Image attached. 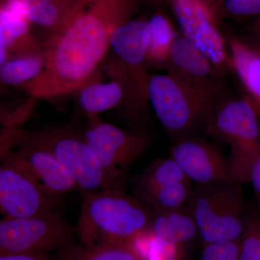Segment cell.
<instances>
[{
	"instance_id": "obj_1",
	"label": "cell",
	"mask_w": 260,
	"mask_h": 260,
	"mask_svg": "<svg viewBox=\"0 0 260 260\" xmlns=\"http://www.w3.org/2000/svg\"><path fill=\"white\" fill-rule=\"evenodd\" d=\"M139 0H76L42 50L44 68L23 84L32 97L51 98L90 83L110 47L112 32L133 19Z\"/></svg>"
},
{
	"instance_id": "obj_2",
	"label": "cell",
	"mask_w": 260,
	"mask_h": 260,
	"mask_svg": "<svg viewBox=\"0 0 260 260\" xmlns=\"http://www.w3.org/2000/svg\"><path fill=\"white\" fill-rule=\"evenodd\" d=\"M153 210L139 198L120 189H108L86 195L77 235L88 247L129 244L150 229Z\"/></svg>"
},
{
	"instance_id": "obj_3",
	"label": "cell",
	"mask_w": 260,
	"mask_h": 260,
	"mask_svg": "<svg viewBox=\"0 0 260 260\" xmlns=\"http://www.w3.org/2000/svg\"><path fill=\"white\" fill-rule=\"evenodd\" d=\"M242 184L235 181L199 185L186 208L205 244L239 240L246 212Z\"/></svg>"
},
{
	"instance_id": "obj_4",
	"label": "cell",
	"mask_w": 260,
	"mask_h": 260,
	"mask_svg": "<svg viewBox=\"0 0 260 260\" xmlns=\"http://www.w3.org/2000/svg\"><path fill=\"white\" fill-rule=\"evenodd\" d=\"M147 95L160 124L177 140L206 125L212 111L168 74L150 75Z\"/></svg>"
},
{
	"instance_id": "obj_5",
	"label": "cell",
	"mask_w": 260,
	"mask_h": 260,
	"mask_svg": "<svg viewBox=\"0 0 260 260\" xmlns=\"http://www.w3.org/2000/svg\"><path fill=\"white\" fill-rule=\"evenodd\" d=\"M77 230L56 210L0 221V254L59 250L74 243Z\"/></svg>"
},
{
	"instance_id": "obj_6",
	"label": "cell",
	"mask_w": 260,
	"mask_h": 260,
	"mask_svg": "<svg viewBox=\"0 0 260 260\" xmlns=\"http://www.w3.org/2000/svg\"><path fill=\"white\" fill-rule=\"evenodd\" d=\"M12 138L44 149L55 157L75 178L86 195L108 189L104 173L85 138L68 132L54 131L28 135L14 133Z\"/></svg>"
},
{
	"instance_id": "obj_7",
	"label": "cell",
	"mask_w": 260,
	"mask_h": 260,
	"mask_svg": "<svg viewBox=\"0 0 260 260\" xmlns=\"http://www.w3.org/2000/svg\"><path fill=\"white\" fill-rule=\"evenodd\" d=\"M99 160L108 189H120L119 184L135 160L148 146V137L106 122H96L84 136Z\"/></svg>"
},
{
	"instance_id": "obj_8",
	"label": "cell",
	"mask_w": 260,
	"mask_h": 260,
	"mask_svg": "<svg viewBox=\"0 0 260 260\" xmlns=\"http://www.w3.org/2000/svg\"><path fill=\"white\" fill-rule=\"evenodd\" d=\"M175 17L181 35L209 58L223 76L232 69L227 43L211 10L202 0H164Z\"/></svg>"
},
{
	"instance_id": "obj_9",
	"label": "cell",
	"mask_w": 260,
	"mask_h": 260,
	"mask_svg": "<svg viewBox=\"0 0 260 260\" xmlns=\"http://www.w3.org/2000/svg\"><path fill=\"white\" fill-rule=\"evenodd\" d=\"M149 36V20L138 18L121 24L110 37V47L119 57L125 77L127 97L136 107H143L148 101Z\"/></svg>"
},
{
	"instance_id": "obj_10",
	"label": "cell",
	"mask_w": 260,
	"mask_h": 260,
	"mask_svg": "<svg viewBox=\"0 0 260 260\" xmlns=\"http://www.w3.org/2000/svg\"><path fill=\"white\" fill-rule=\"evenodd\" d=\"M205 126L210 135L230 145L231 152L260 148V117L251 98L218 99Z\"/></svg>"
},
{
	"instance_id": "obj_11",
	"label": "cell",
	"mask_w": 260,
	"mask_h": 260,
	"mask_svg": "<svg viewBox=\"0 0 260 260\" xmlns=\"http://www.w3.org/2000/svg\"><path fill=\"white\" fill-rule=\"evenodd\" d=\"M167 74L213 109L221 93V75L204 53L181 34L171 49Z\"/></svg>"
},
{
	"instance_id": "obj_12",
	"label": "cell",
	"mask_w": 260,
	"mask_h": 260,
	"mask_svg": "<svg viewBox=\"0 0 260 260\" xmlns=\"http://www.w3.org/2000/svg\"><path fill=\"white\" fill-rule=\"evenodd\" d=\"M7 162L23 174L49 198L79 189L75 178L47 150L29 143H21L14 152L4 153Z\"/></svg>"
},
{
	"instance_id": "obj_13",
	"label": "cell",
	"mask_w": 260,
	"mask_h": 260,
	"mask_svg": "<svg viewBox=\"0 0 260 260\" xmlns=\"http://www.w3.org/2000/svg\"><path fill=\"white\" fill-rule=\"evenodd\" d=\"M169 153L186 178L199 185L234 181L229 160L204 140L191 136L181 138Z\"/></svg>"
},
{
	"instance_id": "obj_14",
	"label": "cell",
	"mask_w": 260,
	"mask_h": 260,
	"mask_svg": "<svg viewBox=\"0 0 260 260\" xmlns=\"http://www.w3.org/2000/svg\"><path fill=\"white\" fill-rule=\"evenodd\" d=\"M56 201L15 168L0 169V209L8 218H26L56 210Z\"/></svg>"
},
{
	"instance_id": "obj_15",
	"label": "cell",
	"mask_w": 260,
	"mask_h": 260,
	"mask_svg": "<svg viewBox=\"0 0 260 260\" xmlns=\"http://www.w3.org/2000/svg\"><path fill=\"white\" fill-rule=\"evenodd\" d=\"M232 69L237 73L251 100L260 108V49L237 37L228 38Z\"/></svg>"
},
{
	"instance_id": "obj_16",
	"label": "cell",
	"mask_w": 260,
	"mask_h": 260,
	"mask_svg": "<svg viewBox=\"0 0 260 260\" xmlns=\"http://www.w3.org/2000/svg\"><path fill=\"white\" fill-rule=\"evenodd\" d=\"M29 21L23 13L13 5L3 3L0 12V44H5L16 55L41 52L30 34Z\"/></svg>"
},
{
	"instance_id": "obj_17",
	"label": "cell",
	"mask_w": 260,
	"mask_h": 260,
	"mask_svg": "<svg viewBox=\"0 0 260 260\" xmlns=\"http://www.w3.org/2000/svg\"><path fill=\"white\" fill-rule=\"evenodd\" d=\"M152 210L150 230L159 240L182 246L198 233L194 218L186 207L176 210Z\"/></svg>"
},
{
	"instance_id": "obj_18",
	"label": "cell",
	"mask_w": 260,
	"mask_h": 260,
	"mask_svg": "<svg viewBox=\"0 0 260 260\" xmlns=\"http://www.w3.org/2000/svg\"><path fill=\"white\" fill-rule=\"evenodd\" d=\"M124 96H127L126 87L119 82L89 83L80 90L79 104L84 112L95 114L115 107Z\"/></svg>"
},
{
	"instance_id": "obj_19",
	"label": "cell",
	"mask_w": 260,
	"mask_h": 260,
	"mask_svg": "<svg viewBox=\"0 0 260 260\" xmlns=\"http://www.w3.org/2000/svg\"><path fill=\"white\" fill-rule=\"evenodd\" d=\"M52 260H143L130 244L88 247L72 243L57 251Z\"/></svg>"
},
{
	"instance_id": "obj_20",
	"label": "cell",
	"mask_w": 260,
	"mask_h": 260,
	"mask_svg": "<svg viewBox=\"0 0 260 260\" xmlns=\"http://www.w3.org/2000/svg\"><path fill=\"white\" fill-rule=\"evenodd\" d=\"M149 25L148 64L165 68L178 34L170 20L161 13H156L149 19Z\"/></svg>"
},
{
	"instance_id": "obj_21",
	"label": "cell",
	"mask_w": 260,
	"mask_h": 260,
	"mask_svg": "<svg viewBox=\"0 0 260 260\" xmlns=\"http://www.w3.org/2000/svg\"><path fill=\"white\" fill-rule=\"evenodd\" d=\"M23 13L29 23L53 30L59 27L70 8L47 0H5Z\"/></svg>"
},
{
	"instance_id": "obj_22",
	"label": "cell",
	"mask_w": 260,
	"mask_h": 260,
	"mask_svg": "<svg viewBox=\"0 0 260 260\" xmlns=\"http://www.w3.org/2000/svg\"><path fill=\"white\" fill-rule=\"evenodd\" d=\"M189 180L174 159H159L152 162L138 178L137 194L153 190L175 181Z\"/></svg>"
},
{
	"instance_id": "obj_23",
	"label": "cell",
	"mask_w": 260,
	"mask_h": 260,
	"mask_svg": "<svg viewBox=\"0 0 260 260\" xmlns=\"http://www.w3.org/2000/svg\"><path fill=\"white\" fill-rule=\"evenodd\" d=\"M42 51L37 54L16 56L1 65L0 80L5 85H15L31 81L42 73L44 68Z\"/></svg>"
},
{
	"instance_id": "obj_24",
	"label": "cell",
	"mask_w": 260,
	"mask_h": 260,
	"mask_svg": "<svg viewBox=\"0 0 260 260\" xmlns=\"http://www.w3.org/2000/svg\"><path fill=\"white\" fill-rule=\"evenodd\" d=\"M190 182L189 180L175 181L138 197L153 210L179 209L189 201L191 194Z\"/></svg>"
},
{
	"instance_id": "obj_25",
	"label": "cell",
	"mask_w": 260,
	"mask_h": 260,
	"mask_svg": "<svg viewBox=\"0 0 260 260\" xmlns=\"http://www.w3.org/2000/svg\"><path fill=\"white\" fill-rule=\"evenodd\" d=\"M239 260H260V215L255 209L246 213L239 239Z\"/></svg>"
},
{
	"instance_id": "obj_26",
	"label": "cell",
	"mask_w": 260,
	"mask_h": 260,
	"mask_svg": "<svg viewBox=\"0 0 260 260\" xmlns=\"http://www.w3.org/2000/svg\"><path fill=\"white\" fill-rule=\"evenodd\" d=\"M217 20L260 16V0H216L210 8Z\"/></svg>"
},
{
	"instance_id": "obj_27",
	"label": "cell",
	"mask_w": 260,
	"mask_h": 260,
	"mask_svg": "<svg viewBox=\"0 0 260 260\" xmlns=\"http://www.w3.org/2000/svg\"><path fill=\"white\" fill-rule=\"evenodd\" d=\"M239 239L205 245L200 260H239Z\"/></svg>"
},
{
	"instance_id": "obj_28",
	"label": "cell",
	"mask_w": 260,
	"mask_h": 260,
	"mask_svg": "<svg viewBox=\"0 0 260 260\" xmlns=\"http://www.w3.org/2000/svg\"><path fill=\"white\" fill-rule=\"evenodd\" d=\"M247 182L252 185L260 208V150L253 158L249 168Z\"/></svg>"
},
{
	"instance_id": "obj_29",
	"label": "cell",
	"mask_w": 260,
	"mask_h": 260,
	"mask_svg": "<svg viewBox=\"0 0 260 260\" xmlns=\"http://www.w3.org/2000/svg\"><path fill=\"white\" fill-rule=\"evenodd\" d=\"M0 260H50L42 253H9L0 254Z\"/></svg>"
},
{
	"instance_id": "obj_30",
	"label": "cell",
	"mask_w": 260,
	"mask_h": 260,
	"mask_svg": "<svg viewBox=\"0 0 260 260\" xmlns=\"http://www.w3.org/2000/svg\"><path fill=\"white\" fill-rule=\"evenodd\" d=\"M250 30L252 41L249 42L260 49V16L256 18L255 21L251 25Z\"/></svg>"
},
{
	"instance_id": "obj_31",
	"label": "cell",
	"mask_w": 260,
	"mask_h": 260,
	"mask_svg": "<svg viewBox=\"0 0 260 260\" xmlns=\"http://www.w3.org/2000/svg\"><path fill=\"white\" fill-rule=\"evenodd\" d=\"M47 1L59 5V6L63 7V8H70L76 0H47Z\"/></svg>"
},
{
	"instance_id": "obj_32",
	"label": "cell",
	"mask_w": 260,
	"mask_h": 260,
	"mask_svg": "<svg viewBox=\"0 0 260 260\" xmlns=\"http://www.w3.org/2000/svg\"><path fill=\"white\" fill-rule=\"evenodd\" d=\"M205 5H208L209 8H211L212 5L214 4L215 0H202Z\"/></svg>"
},
{
	"instance_id": "obj_33",
	"label": "cell",
	"mask_w": 260,
	"mask_h": 260,
	"mask_svg": "<svg viewBox=\"0 0 260 260\" xmlns=\"http://www.w3.org/2000/svg\"><path fill=\"white\" fill-rule=\"evenodd\" d=\"M141 3H148V2L154 1V0H139Z\"/></svg>"
},
{
	"instance_id": "obj_34",
	"label": "cell",
	"mask_w": 260,
	"mask_h": 260,
	"mask_svg": "<svg viewBox=\"0 0 260 260\" xmlns=\"http://www.w3.org/2000/svg\"><path fill=\"white\" fill-rule=\"evenodd\" d=\"M215 1H216V0H215Z\"/></svg>"
}]
</instances>
